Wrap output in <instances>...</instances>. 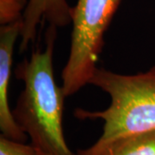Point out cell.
<instances>
[{"mask_svg": "<svg viewBox=\"0 0 155 155\" xmlns=\"http://www.w3.org/2000/svg\"><path fill=\"white\" fill-rule=\"evenodd\" d=\"M57 27L48 25L44 49L34 51L16 69L24 88L12 110L17 124L41 155H76L67 144L62 118L65 98L55 81L54 52Z\"/></svg>", "mask_w": 155, "mask_h": 155, "instance_id": "6da1fadb", "label": "cell"}, {"mask_svg": "<svg viewBox=\"0 0 155 155\" xmlns=\"http://www.w3.org/2000/svg\"><path fill=\"white\" fill-rule=\"evenodd\" d=\"M110 97L104 110L77 109L81 120H103V134L97 141L105 142L133 134L155 131V67L136 74H121L97 68L90 80Z\"/></svg>", "mask_w": 155, "mask_h": 155, "instance_id": "7a4b0ae2", "label": "cell"}, {"mask_svg": "<svg viewBox=\"0 0 155 155\" xmlns=\"http://www.w3.org/2000/svg\"><path fill=\"white\" fill-rule=\"evenodd\" d=\"M121 0H78L72 7V36L68 60L62 71L66 97L76 94L90 83L109 28Z\"/></svg>", "mask_w": 155, "mask_h": 155, "instance_id": "3957f363", "label": "cell"}, {"mask_svg": "<svg viewBox=\"0 0 155 155\" xmlns=\"http://www.w3.org/2000/svg\"><path fill=\"white\" fill-rule=\"evenodd\" d=\"M22 28V20L0 28V129L2 135L24 142L28 135L16 122L9 104L14 48Z\"/></svg>", "mask_w": 155, "mask_h": 155, "instance_id": "277c9868", "label": "cell"}, {"mask_svg": "<svg viewBox=\"0 0 155 155\" xmlns=\"http://www.w3.org/2000/svg\"><path fill=\"white\" fill-rule=\"evenodd\" d=\"M72 11L67 0H28L22 16L19 51L24 52L35 41L41 22L57 28L72 23Z\"/></svg>", "mask_w": 155, "mask_h": 155, "instance_id": "5b68a950", "label": "cell"}, {"mask_svg": "<svg viewBox=\"0 0 155 155\" xmlns=\"http://www.w3.org/2000/svg\"><path fill=\"white\" fill-rule=\"evenodd\" d=\"M76 155H155V131L96 141L88 148L78 150Z\"/></svg>", "mask_w": 155, "mask_h": 155, "instance_id": "8992f818", "label": "cell"}, {"mask_svg": "<svg viewBox=\"0 0 155 155\" xmlns=\"http://www.w3.org/2000/svg\"><path fill=\"white\" fill-rule=\"evenodd\" d=\"M28 0H0V24L5 26L22 20Z\"/></svg>", "mask_w": 155, "mask_h": 155, "instance_id": "52a82bcc", "label": "cell"}, {"mask_svg": "<svg viewBox=\"0 0 155 155\" xmlns=\"http://www.w3.org/2000/svg\"><path fill=\"white\" fill-rule=\"evenodd\" d=\"M0 155H41L33 145L0 136Z\"/></svg>", "mask_w": 155, "mask_h": 155, "instance_id": "ba28073f", "label": "cell"}]
</instances>
